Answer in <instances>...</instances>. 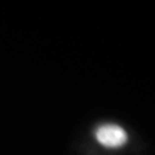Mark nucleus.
Here are the masks:
<instances>
[{
  "label": "nucleus",
  "mask_w": 155,
  "mask_h": 155,
  "mask_svg": "<svg viewBox=\"0 0 155 155\" xmlns=\"http://www.w3.org/2000/svg\"><path fill=\"white\" fill-rule=\"evenodd\" d=\"M96 140L107 149H118L128 141L127 132L119 125L104 124L96 129Z\"/></svg>",
  "instance_id": "f257e3e1"
}]
</instances>
